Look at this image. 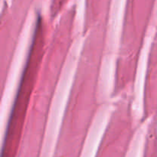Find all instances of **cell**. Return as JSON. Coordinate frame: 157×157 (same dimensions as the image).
<instances>
[{"label":"cell","instance_id":"6da1fadb","mask_svg":"<svg viewBox=\"0 0 157 157\" xmlns=\"http://www.w3.org/2000/svg\"><path fill=\"white\" fill-rule=\"evenodd\" d=\"M54 25L37 13L29 33L18 84L2 125L1 157H18L25 123L38 85Z\"/></svg>","mask_w":157,"mask_h":157},{"label":"cell","instance_id":"7a4b0ae2","mask_svg":"<svg viewBox=\"0 0 157 157\" xmlns=\"http://www.w3.org/2000/svg\"><path fill=\"white\" fill-rule=\"evenodd\" d=\"M142 124L130 107L117 105L109 112L93 157H130Z\"/></svg>","mask_w":157,"mask_h":157}]
</instances>
